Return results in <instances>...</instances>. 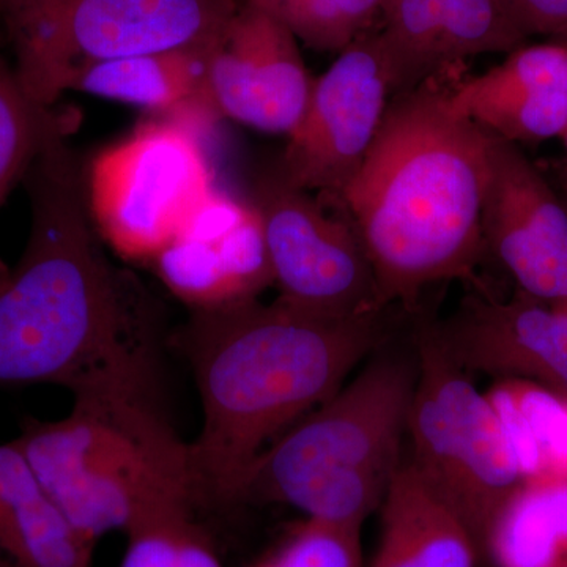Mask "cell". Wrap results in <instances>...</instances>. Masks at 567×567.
<instances>
[{
  "label": "cell",
  "mask_w": 567,
  "mask_h": 567,
  "mask_svg": "<svg viewBox=\"0 0 567 567\" xmlns=\"http://www.w3.org/2000/svg\"><path fill=\"white\" fill-rule=\"evenodd\" d=\"M95 546L51 502L20 447L0 445V567H92Z\"/></svg>",
  "instance_id": "ac0fdd59"
},
{
  "label": "cell",
  "mask_w": 567,
  "mask_h": 567,
  "mask_svg": "<svg viewBox=\"0 0 567 567\" xmlns=\"http://www.w3.org/2000/svg\"><path fill=\"white\" fill-rule=\"evenodd\" d=\"M11 442L51 502L93 544L125 533L156 507L194 503L188 443L156 399H73L62 420L24 417Z\"/></svg>",
  "instance_id": "5b68a950"
},
{
  "label": "cell",
  "mask_w": 567,
  "mask_h": 567,
  "mask_svg": "<svg viewBox=\"0 0 567 567\" xmlns=\"http://www.w3.org/2000/svg\"><path fill=\"white\" fill-rule=\"evenodd\" d=\"M391 96L379 32L369 31L315 80L276 169L298 188L341 199L374 144Z\"/></svg>",
  "instance_id": "30bf717a"
},
{
  "label": "cell",
  "mask_w": 567,
  "mask_h": 567,
  "mask_svg": "<svg viewBox=\"0 0 567 567\" xmlns=\"http://www.w3.org/2000/svg\"><path fill=\"white\" fill-rule=\"evenodd\" d=\"M316 51L341 52L372 29L390 0H246Z\"/></svg>",
  "instance_id": "603a6c76"
},
{
  "label": "cell",
  "mask_w": 567,
  "mask_h": 567,
  "mask_svg": "<svg viewBox=\"0 0 567 567\" xmlns=\"http://www.w3.org/2000/svg\"><path fill=\"white\" fill-rule=\"evenodd\" d=\"M312 85L297 37L248 2L208 41L203 99L215 114L289 136L303 118Z\"/></svg>",
  "instance_id": "8fae6325"
},
{
  "label": "cell",
  "mask_w": 567,
  "mask_h": 567,
  "mask_svg": "<svg viewBox=\"0 0 567 567\" xmlns=\"http://www.w3.org/2000/svg\"><path fill=\"white\" fill-rule=\"evenodd\" d=\"M558 175L559 177L557 186H559V188H557V192L559 193V196H561V199L565 200L567 207V171H561V173H559ZM555 308L559 309V311L567 312V301L566 303L555 305Z\"/></svg>",
  "instance_id": "83f0119b"
},
{
  "label": "cell",
  "mask_w": 567,
  "mask_h": 567,
  "mask_svg": "<svg viewBox=\"0 0 567 567\" xmlns=\"http://www.w3.org/2000/svg\"><path fill=\"white\" fill-rule=\"evenodd\" d=\"M71 125L51 134L22 181L31 229L20 260L0 278V388L156 399L162 306L104 251Z\"/></svg>",
  "instance_id": "6da1fadb"
},
{
  "label": "cell",
  "mask_w": 567,
  "mask_h": 567,
  "mask_svg": "<svg viewBox=\"0 0 567 567\" xmlns=\"http://www.w3.org/2000/svg\"><path fill=\"white\" fill-rule=\"evenodd\" d=\"M9 265H6L2 262V260H0V278H2V276L9 271Z\"/></svg>",
  "instance_id": "f1b7e54d"
},
{
  "label": "cell",
  "mask_w": 567,
  "mask_h": 567,
  "mask_svg": "<svg viewBox=\"0 0 567 567\" xmlns=\"http://www.w3.org/2000/svg\"><path fill=\"white\" fill-rule=\"evenodd\" d=\"M561 140L565 141L566 147H567V128L565 134H563Z\"/></svg>",
  "instance_id": "f546056e"
},
{
  "label": "cell",
  "mask_w": 567,
  "mask_h": 567,
  "mask_svg": "<svg viewBox=\"0 0 567 567\" xmlns=\"http://www.w3.org/2000/svg\"><path fill=\"white\" fill-rule=\"evenodd\" d=\"M481 559L491 567H567V476L522 481L488 520Z\"/></svg>",
  "instance_id": "d6986e66"
},
{
  "label": "cell",
  "mask_w": 567,
  "mask_h": 567,
  "mask_svg": "<svg viewBox=\"0 0 567 567\" xmlns=\"http://www.w3.org/2000/svg\"><path fill=\"white\" fill-rule=\"evenodd\" d=\"M152 262L192 311L254 300L275 284L256 208L218 189Z\"/></svg>",
  "instance_id": "5bb4252c"
},
{
  "label": "cell",
  "mask_w": 567,
  "mask_h": 567,
  "mask_svg": "<svg viewBox=\"0 0 567 567\" xmlns=\"http://www.w3.org/2000/svg\"><path fill=\"white\" fill-rule=\"evenodd\" d=\"M413 346L409 462L462 518L481 557L488 520L524 477L494 404L446 353L435 322L416 323Z\"/></svg>",
  "instance_id": "52a82bcc"
},
{
  "label": "cell",
  "mask_w": 567,
  "mask_h": 567,
  "mask_svg": "<svg viewBox=\"0 0 567 567\" xmlns=\"http://www.w3.org/2000/svg\"><path fill=\"white\" fill-rule=\"evenodd\" d=\"M382 536L369 567H476L480 548L462 518L409 461L382 506Z\"/></svg>",
  "instance_id": "e0dca14e"
},
{
  "label": "cell",
  "mask_w": 567,
  "mask_h": 567,
  "mask_svg": "<svg viewBox=\"0 0 567 567\" xmlns=\"http://www.w3.org/2000/svg\"><path fill=\"white\" fill-rule=\"evenodd\" d=\"M451 102L514 144L561 137L567 128V43L518 47L505 62L451 87Z\"/></svg>",
  "instance_id": "2e32d148"
},
{
  "label": "cell",
  "mask_w": 567,
  "mask_h": 567,
  "mask_svg": "<svg viewBox=\"0 0 567 567\" xmlns=\"http://www.w3.org/2000/svg\"><path fill=\"white\" fill-rule=\"evenodd\" d=\"M499 2L525 37H567V0H499Z\"/></svg>",
  "instance_id": "484cf974"
},
{
  "label": "cell",
  "mask_w": 567,
  "mask_h": 567,
  "mask_svg": "<svg viewBox=\"0 0 567 567\" xmlns=\"http://www.w3.org/2000/svg\"><path fill=\"white\" fill-rule=\"evenodd\" d=\"M235 9L230 0H0V29L22 87L52 107L89 65L197 47Z\"/></svg>",
  "instance_id": "8992f818"
},
{
  "label": "cell",
  "mask_w": 567,
  "mask_h": 567,
  "mask_svg": "<svg viewBox=\"0 0 567 567\" xmlns=\"http://www.w3.org/2000/svg\"><path fill=\"white\" fill-rule=\"evenodd\" d=\"M385 312L330 316L279 297L192 311L167 346L192 369L203 406L188 443L197 511L229 507L265 447L344 386L386 341Z\"/></svg>",
  "instance_id": "7a4b0ae2"
},
{
  "label": "cell",
  "mask_w": 567,
  "mask_h": 567,
  "mask_svg": "<svg viewBox=\"0 0 567 567\" xmlns=\"http://www.w3.org/2000/svg\"><path fill=\"white\" fill-rule=\"evenodd\" d=\"M175 567H224L210 535L197 522V516L189 518L183 528Z\"/></svg>",
  "instance_id": "4316f807"
},
{
  "label": "cell",
  "mask_w": 567,
  "mask_h": 567,
  "mask_svg": "<svg viewBox=\"0 0 567 567\" xmlns=\"http://www.w3.org/2000/svg\"><path fill=\"white\" fill-rule=\"evenodd\" d=\"M251 567H363L361 529L305 518Z\"/></svg>",
  "instance_id": "cb8c5ba5"
},
{
  "label": "cell",
  "mask_w": 567,
  "mask_h": 567,
  "mask_svg": "<svg viewBox=\"0 0 567 567\" xmlns=\"http://www.w3.org/2000/svg\"><path fill=\"white\" fill-rule=\"evenodd\" d=\"M65 122L54 106H43L25 92L9 59L0 54V208Z\"/></svg>",
  "instance_id": "7402d4cb"
},
{
  "label": "cell",
  "mask_w": 567,
  "mask_h": 567,
  "mask_svg": "<svg viewBox=\"0 0 567 567\" xmlns=\"http://www.w3.org/2000/svg\"><path fill=\"white\" fill-rule=\"evenodd\" d=\"M249 203L262 223L279 298L330 316L390 309L341 200L298 188L275 166L256 178Z\"/></svg>",
  "instance_id": "9c48e42d"
},
{
  "label": "cell",
  "mask_w": 567,
  "mask_h": 567,
  "mask_svg": "<svg viewBox=\"0 0 567 567\" xmlns=\"http://www.w3.org/2000/svg\"><path fill=\"white\" fill-rule=\"evenodd\" d=\"M379 39L395 95L464 59L517 50L527 37L499 0H390Z\"/></svg>",
  "instance_id": "9a60e30c"
},
{
  "label": "cell",
  "mask_w": 567,
  "mask_h": 567,
  "mask_svg": "<svg viewBox=\"0 0 567 567\" xmlns=\"http://www.w3.org/2000/svg\"><path fill=\"white\" fill-rule=\"evenodd\" d=\"M197 516L189 499H177L145 514L126 529L121 567H175L183 528Z\"/></svg>",
  "instance_id": "d4e9b609"
},
{
  "label": "cell",
  "mask_w": 567,
  "mask_h": 567,
  "mask_svg": "<svg viewBox=\"0 0 567 567\" xmlns=\"http://www.w3.org/2000/svg\"><path fill=\"white\" fill-rule=\"evenodd\" d=\"M416 363L375 358L352 382L265 447L230 506H292L306 518L363 528L402 465Z\"/></svg>",
  "instance_id": "277c9868"
},
{
  "label": "cell",
  "mask_w": 567,
  "mask_h": 567,
  "mask_svg": "<svg viewBox=\"0 0 567 567\" xmlns=\"http://www.w3.org/2000/svg\"><path fill=\"white\" fill-rule=\"evenodd\" d=\"M85 197L103 244L128 260H152L215 192L192 122L152 121L100 152L84 171Z\"/></svg>",
  "instance_id": "ba28073f"
},
{
  "label": "cell",
  "mask_w": 567,
  "mask_h": 567,
  "mask_svg": "<svg viewBox=\"0 0 567 567\" xmlns=\"http://www.w3.org/2000/svg\"><path fill=\"white\" fill-rule=\"evenodd\" d=\"M524 480L567 476V394L527 380H498L488 393Z\"/></svg>",
  "instance_id": "44dd1931"
},
{
  "label": "cell",
  "mask_w": 567,
  "mask_h": 567,
  "mask_svg": "<svg viewBox=\"0 0 567 567\" xmlns=\"http://www.w3.org/2000/svg\"><path fill=\"white\" fill-rule=\"evenodd\" d=\"M491 134L462 115L442 76L395 93L341 204L385 308L415 309L427 287L475 281L486 248Z\"/></svg>",
  "instance_id": "3957f363"
},
{
  "label": "cell",
  "mask_w": 567,
  "mask_h": 567,
  "mask_svg": "<svg viewBox=\"0 0 567 567\" xmlns=\"http://www.w3.org/2000/svg\"><path fill=\"white\" fill-rule=\"evenodd\" d=\"M488 134L484 248L506 268L517 290L544 303H566L565 200L517 144Z\"/></svg>",
  "instance_id": "7c38bea8"
},
{
  "label": "cell",
  "mask_w": 567,
  "mask_h": 567,
  "mask_svg": "<svg viewBox=\"0 0 567 567\" xmlns=\"http://www.w3.org/2000/svg\"><path fill=\"white\" fill-rule=\"evenodd\" d=\"M436 336L464 371L527 380L567 394V312L520 292L509 300L480 289L462 298Z\"/></svg>",
  "instance_id": "4fadbf2b"
},
{
  "label": "cell",
  "mask_w": 567,
  "mask_h": 567,
  "mask_svg": "<svg viewBox=\"0 0 567 567\" xmlns=\"http://www.w3.org/2000/svg\"><path fill=\"white\" fill-rule=\"evenodd\" d=\"M208 41L181 50L145 52L93 63L73 78L69 91L152 111L207 110L203 95Z\"/></svg>",
  "instance_id": "ffe728a7"
}]
</instances>
